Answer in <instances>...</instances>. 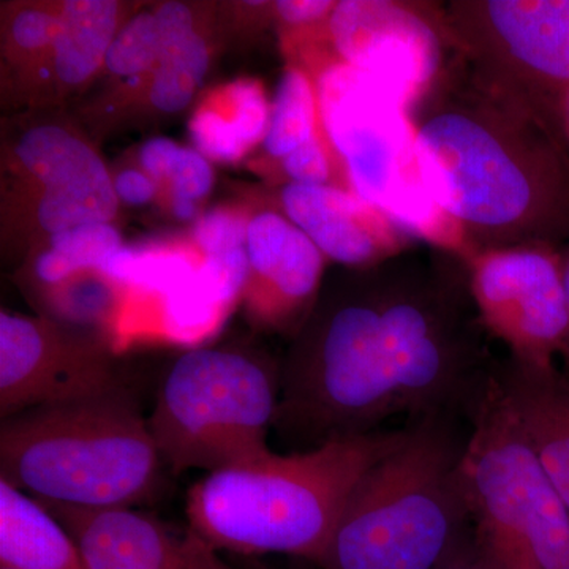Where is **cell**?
<instances>
[{
  "mask_svg": "<svg viewBox=\"0 0 569 569\" xmlns=\"http://www.w3.org/2000/svg\"><path fill=\"white\" fill-rule=\"evenodd\" d=\"M490 339L458 254L425 244L350 269L318 296L280 365L276 433L298 452L397 417L471 422L496 378Z\"/></svg>",
  "mask_w": 569,
  "mask_h": 569,
  "instance_id": "cell-1",
  "label": "cell"
},
{
  "mask_svg": "<svg viewBox=\"0 0 569 569\" xmlns=\"http://www.w3.org/2000/svg\"><path fill=\"white\" fill-rule=\"evenodd\" d=\"M410 116L427 187L471 257L568 244L569 151L549 123L479 84L451 52Z\"/></svg>",
  "mask_w": 569,
  "mask_h": 569,
  "instance_id": "cell-2",
  "label": "cell"
},
{
  "mask_svg": "<svg viewBox=\"0 0 569 569\" xmlns=\"http://www.w3.org/2000/svg\"><path fill=\"white\" fill-rule=\"evenodd\" d=\"M402 438L380 430L211 471L187 493L190 531L216 550L318 565L356 486Z\"/></svg>",
  "mask_w": 569,
  "mask_h": 569,
  "instance_id": "cell-3",
  "label": "cell"
},
{
  "mask_svg": "<svg viewBox=\"0 0 569 569\" xmlns=\"http://www.w3.org/2000/svg\"><path fill=\"white\" fill-rule=\"evenodd\" d=\"M468 436L470 422L449 415L408 421L356 486L318 567L440 568L471 533Z\"/></svg>",
  "mask_w": 569,
  "mask_h": 569,
  "instance_id": "cell-4",
  "label": "cell"
},
{
  "mask_svg": "<svg viewBox=\"0 0 569 569\" xmlns=\"http://www.w3.org/2000/svg\"><path fill=\"white\" fill-rule=\"evenodd\" d=\"M163 463L127 389L0 427V478L48 508H134L156 492Z\"/></svg>",
  "mask_w": 569,
  "mask_h": 569,
  "instance_id": "cell-5",
  "label": "cell"
},
{
  "mask_svg": "<svg viewBox=\"0 0 569 569\" xmlns=\"http://www.w3.org/2000/svg\"><path fill=\"white\" fill-rule=\"evenodd\" d=\"M463 479L471 537L490 568L569 569L567 505L497 372L471 418Z\"/></svg>",
  "mask_w": 569,
  "mask_h": 569,
  "instance_id": "cell-6",
  "label": "cell"
},
{
  "mask_svg": "<svg viewBox=\"0 0 569 569\" xmlns=\"http://www.w3.org/2000/svg\"><path fill=\"white\" fill-rule=\"evenodd\" d=\"M280 402V365L253 351H186L164 376L149 427L176 473L222 470L271 455Z\"/></svg>",
  "mask_w": 569,
  "mask_h": 569,
  "instance_id": "cell-7",
  "label": "cell"
},
{
  "mask_svg": "<svg viewBox=\"0 0 569 569\" xmlns=\"http://www.w3.org/2000/svg\"><path fill=\"white\" fill-rule=\"evenodd\" d=\"M316 81L326 133L353 192L422 244L470 260L466 239L427 187L408 104L383 82L335 59Z\"/></svg>",
  "mask_w": 569,
  "mask_h": 569,
  "instance_id": "cell-8",
  "label": "cell"
},
{
  "mask_svg": "<svg viewBox=\"0 0 569 569\" xmlns=\"http://www.w3.org/2000/svg\"><path fill=\"white\" fill-rule=\"evenodd\" d=\"M436 7L448 51L468 73L557 132L553 108L569 88V0H452Z\"/></svg>",
  "mask_w": 569,
  "mask_h": 569,
  "instance_id": "cell-9",
  "label": "cell"
},
{
  "mask_svg": "<svg viewBox=\"0 0 569 569\" xmlns=\"http://www.w3.org/2000/svg\"><path fill=\"white\" fill-rule=\"evenodd\" d=\"M479 320L519 365L557 366L569 351V310L561 249L481 250L466 261Z\"/></svg>",
  "mask_w": 569,
  "mask_h": 569,
  "instance_id": "cell-10",
  "label": "cell"
},
{
  "mask_svg": "<svg viewBox=\"0 0 569 569\" xmlns=\"http://www.w3.org/2000/svg\"><path fill=\"white\" fill-rule=\"evenodd\" d=\"M126 389L96 337L58 321L0 313V415L99 399Z\"/></svg>",
  "mask_w": 569,
  "mask_h": 569,
  "instance_id": "cell-11",
  "label": "cell"
},
{
  "mask_svg": "<svg viewBox=\"0 0 569 569\" xmlns=\"http://www.w3.org/2000/svg\"><path fill=\"white\" fill-rule=\"evenodd\" d=\"M335 61L383 82L411 107L449 54L436 3L342 0L328 22Z\"/></svg>",
  "mask_w": 569,
  "mask_h": 569,
  "instance_id": "cell-12",
  "label": "cell"
},
{
  "mask_svg": "<svg viewBox=\"0 0 569 569\" xmlns=\"http://www.w3.org/2000/svg\"><path fill=\"white\" fill-rule=\"evenodd\" d=\"M247 254L250 277L244 290L250 316L266 328L298 332L320 296L325 254L277 211L249 219Z\"/></svg>",
  "mask_w": 569,
  "mask_h": 569,
  "instance_id": "cell-13",
  "label": "cell"
},
{
  "mask_svg": "<svg viewBox=\"0 0 569 569\" xmlns=\"http://www.w3.org/2000/svg\"><path fill=\"white\" fill-rule=\"evenodd\" d=\"M18 160L43 186L37 220L58 234L84 223H111L119 209L112 179L91 146L58 126H39L22 134Z\"/></svg>",
  "mask_w": 569,
  "mask_h": 569,
  "instance_id": "cell-14",
  "label": "cell"
},
{
  "mask_svg": "<svg viewBox=\"0 0 569 569\" xmlns=\"http://www.w3.org/2000/svg\"><path fill=\"white\" fill-rule=\"evenodd\" d=\"M284 216L307 234L326 260L348 269L370 268L422 244L365 198L329 186L287 183Z\"/></svg>",
  "mask_w": 569,
  "mask_h": 569,
  "instance_id": "cell-15",
  "label": "cell"
},
{
  "mask_svg": "<svg viewBox=\"0 0 569 569\" xmlns=\"http://www.w3.org/2000/svg\"><path fill=\"white\" fill-rule=\"evenodd\" d=\"M48 509L77 542L86 569H193V531L181 537L134 508Z\"/></svg>",
  "mask_w": 569,
  "mask_h": 569,
  "instance_id": "cell-16",
  "label": "cell"
},
{
  "mask_svg": "<svg viewBox=\"0 0 569 569\" xmlns=\"http://www.w3.org/2000/svg\"><path fill=\"white\" fill-rule=\"evenodd\" d=\"M497 377L569 511V372L507 358Z\"/></svg>",
  "mask_w": 569,
  "mask_h": 569,
  "instance_id": "cell-17",
  "label": "cell"
},
{
  "mask_svg": "<svg viewBox=\"0 0 569 569\" xmlns=\"http://www.w3.org/2000/svg\"><path fill=\"white\" fill-rule=\"evenodd\" d=\"M0 567L86 569L77 542L50 509L2 478Z\"/></svg>",
  "mask_w": 569,
  "mask_h": 569,
  "instance_id": "cell-18",
  "label": "cell"
},
{
  "mask_svg": "<svg viewBox=\"0 0 569 569\" xmlns=\"http://www.w3.org/2000/svg\"><path fill=\"white\" fill-rule=\"evenodd\" d=\"M159 22V63L152 73L149 99L162 112L189 107L209 70V47L194 29L189 7L167 2L156 10Z\"/></svg>",
  "mask_w": 569,
  "mask_h": 569,
  "instance_id": "cell-19",
  "label": "cell"
},
{
  "mask_svg": "<svg viewBox=\"0 0 569 569\" xmlns=\"http://www.w3.org/2000/svg\"><path fill=\"white\" fill-rule=\"evenodd\" d=\"M228 108H200L190 122V134L198 152L206 159L234 162L258 142H263L269 127L271 104L261 86L238 81L224 96Z\"/></svg>",
  "mask_w": 569,
  "mask_h": 569,
  "instance_id": "cell-20",
  "label": "cell"
},
{
  "mask_svg": "<svg viewBox=\"0 0 569 569\" xmlns=\"http://www.w3.org/2000/svg\"><path fill=\"white\" fill-rule=\"evenodd\" d=\"M119 3L110 0L63 3L52 47V67L63 86H81L104 66L108 50L119 31Z\"/></svg>",
  "mask_w": 569,
  "mask_h": 569,
  "instance_id": "cell-21",
  "label": "cell"
},
{
  "mask_svg": "<svg viewBox=\"0 0 569 569\" xmlns=\"http://www.w3.org/2000/svg\"><path fill=\"white\" fill-rule=\"evenodd\" d=\"M321 122L317 81L301 67H288L271 103L264 151L280 162L288 153L306 144L320 129Z\"/></svg>",
  "mask_w": 569,
  "mask_h": 569,
  "instance_id": "cell-22",
  "label": "cell"
},
{
  "mask_svg": "<svg viewBox=\"0 0 569 569\" xmlns=\"http://www.w3.org/2000/svg\"><path fill=\"white\" fill-rule=\"evenodd\" d=\"M121 233L111 223H84L52 234L50 249L39 254L33 272L41 284L54 288L70 277L100 271L122 249Z\"/></svg>",
  "mask_w": 569,
  "mask_h": 569,
  "instance_id": "cell-23",
  "label": "cell"
},
{
  "mask_svg": "<svg viewBox=\"0 0 569 569\" xmlns=\"http://www.w3.org/2000/svg\"><path fill=\"white\" fill-rule=\"evenodd\" d=\"M160 54L156 11H142L126 22L108 50L104 67L119 78H137L156 70Z\"/></svg>",
  "mask_w": 569,
  "mask_h": 569,
  "instance_id": "cell-24",
  "label": "cell"
},
{
  "mask_svg": "<svg viewBox=\"0 0 569 569\" xmlns=\"http://www.w3.org/2000/svg\"><path fill=\"white\" fill-rule=\"evenodd\" d=\"M280 168L287 176L288 183L329 186L353 192L346 164L329 140L323 122L306 144L280 160Z\"/></svg>",
  "mask_w": 569,
  "mask_h": 569,
  "instance_id": "cell-25",
  "label": "cell"
},
{
  "mask_svg": "<svg viewBox=\"0 0 569 569\" xmlns=\"http://www.w3.org/2000/svg\"><path fill=\"white\" fill-rule=\"evenodd\" d=\"M247 230L249 222L244 217L216 209L194 222L193 238L204 257H216L247 249Z\"/></svg>",
  "mask_w": 569,
  "mask_h": 569,
  "instance_id": "cell-26",
  "label": "cell"
},
{
  "mask_svg": "<svg viewBox=\"0 0 569 569\" xmlns=\"http://www.w3.org/2000/svg\"><path fill=\"white\" fill-rule=\"evenodd\" d=\"M167 181L171 183V194L193 201L201 200L211 192L213 186L211 163L197 149L181 146L168 170Z\"/></svg>",
  "mask_w": 569,
  "mask_h": 569,
  "instance_id": "cell-27",
  "label": "cell"
},
{
  "mask_svg": "<svg viewBox=\"0 0 569 569\" xmlns=\"http://www.w3.org/2000/svg\"><path fill=\"white\" fill-rule=\"evenodd\" d=\"M59 13L44 9H26L11 22L10 36L22 51L36 52L54 47Z\"/></svg>",
  "mask_w": 569,
  "mask_h": 569,
  "instance_id": "cell-28",
  "label": "cell"
},
{
  "mask_svg": "<svg viewBox=\"0 0 569 569\" xmlns=\"http://www.w3.org/2000/svg\"><path fill=\"white\" fill-rule=\"evenodd\" d=\"M336 6L332 0H279L274 9L283 24L290 28L321 29L328 28Z\"/></svg>",
  "mask_w": 569,
  "mask_h": 569,
  "instance_id": "cell-29",
  "label": "cell"
},
{
  "mask_svg": "<svg viewBox=\"0 0 569 569\" xmlns=\"http://www.w3.org/2000/svg\"><path fill=\"white\" fill-rule=\"evenodd\" d=\"M116 197L129 206L148 204L159 192V183L140 170H123L112 179Z\"/></svg>",
  "mask_w": 569,
  "mask_h": 569,
  "instance_id": "cell-30",
  "label": "cell"
},
{
  "mask_svg": "<svg viewBox=\"0 0 569 569\" xmlns=\"http://www.w3.org/2000/svg\"><path fill=\"white\" fill-rule=\"evenodd\" d=\"M181 146L170 138L157 137L146 141L140 151V162L144 173L151 176L157 183L167 181L168 170L178 156Z\"/></svg>",
  "mask_w": 569,
  "mask_h": 569,
  "instance_id": "cell-31",
  "label": "cell"
},
{
  "mask_svg": "<svg viewBox=\"0 0 569 569\" xmlns=\"http://www.w3.org/2000/svg\"><path fill=\"white\" fill-rule=\"evenodd\" d=\"M438 569H492L486 563L485 559L479 556L478 549L475 548L473 537H468L462 545L459 546L447 560L443 561Z\"/></svg>",
  "mask_w": 569,
  "mask_h": 569,
  "instance_id": "cell-32",
  "label": "cell"
},
{
  "mask_svg": "<svg viewBox=\"0 0 569 569\" xmlns=\"http://www.w3.org/2000/svg\"><path fill=\"white\" fill-rule=\"evenodd\" d=\"M553 126L569 151V88L565 89L557 99L553 108Z\"/></svg>",
  "mask_w": 569,
  "mask_h": 569,
  "instance_id": "cell-33",
  "label": "cell"
},
{
  "mask_svg": "<svg viewBox=\"0 0 569 569\" xmlns=\"http://www.w3.org/2000/svg\"><path fill=\"white\" fill-rule=\"evenodd\" d=\"M171 211H173L176 219L182 220V222H192L197 219V201L171 194Z\"/></svg>",
  "mask_w": 569,
  "mask_h": 569,
  "instance_id": "cell-34",
  "label": "cell"
},
{
  "mask_svg": "<svg viewBox=\"0 0 569 569\" xmlns=\"http://www.w3.org/2000/svg\"><path fill=\"white\" fill-rule=\"evenodd\" d=\"M561 263H563V282L565 291H567V301L569 310V242L567 246L561 247ZM565 365H567L569 369V351L567 359H565Z\"/></svg>",
  "mask_w": 569,
  "mask_h": 569,
  "instance_id": "cell-35",
  "label": "cell"
},
{
  "mask_svg": "<svg viewBox=\"0 0 569 569\" xmlns=\"http://www.w3.org/2000/svg\"><path fill=\"white\" fill-rule=\"evenodd\" d=\"M0 569H9V568H2V567H0Z\"/></svg>",
  "mask_w": 569,
  "mask_h": 569,
  "instance_id": "cell-36",
  "label": "cell"
}]
</instances>
